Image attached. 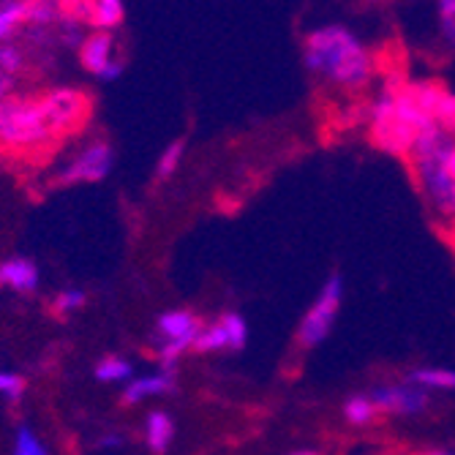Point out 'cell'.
Instances as JSON below:
<instances>
[{"instance_id": "1", "label": "cell", "mask_w": 455, "mask_h": 455, "mask_svg": "<svg viewBox=\"0 0 455 455\" xmlns=\"http://www.w3.org/2000/svg\"><path fill=\"white\" fill-rule=\"evenodd\" d=\"M306 63L311 71L339 82V85H360L371 74V60L360 41L339 25H327L306 38Z\"/></svg>"}, {"instance_id": "2", "label": "cell", "mask_w": 455, "mask_h": 455, "mask_svg": "<svg viewBox=\"0 0 455 455\" xmlns=\"http://www.w3.org/2000/svg\"><path fill=\"white\" fill-rule=\"evenodd\" d=\"M52 140L55 132L38 99L9 96L0 101V148L4 150H38Z\"/></svg>"}, {"instance_id": "3", "label": "cell", "mask_w": 455, "mask_h": 455, "mask_svg": "<svg viewBox=\"0 0 455 455\" xmlns=\"http://www.w3.org/2000/svg\"><path fill=\"white\" fill-rule=\"evenodd\" d=\"M377 137L387 150H409L423 129L431 126V117L409 96V91L387 93L377 104Z\"/></svg>"}, {"instance_id": "4", "label": "cell", "mask_w": 455, "mask_h": 455, "mask_svg": "<svg viewBox=\"0 0 455 455\" xmlns=\"http://www.w3.org/2000/svg\"><path fill=\"white\" fill-rule=\"evenodd\" d=\"M339 306H341V278L333 275V278H327L319 298L314 300V306L306 311V316L300 322L298 339L303 347H319L330 336L336 314H339Z\"/></svg>"}, {"instance_id": "5", "label": "cell", "mask_w": 455, "mask_h": 455, "mask_svg": "<svg viewBox=\"0 0 455 455\" xmlns=\"http://www.w3.org/2000/svg\"><path fill=\"white\" fill-rule=\"evenodd\" d=\"M41 101V109H44L50 126L55 132V137L76 129L82 120H85L91 104L88 99L82 96L79 91H71V88H58V91H50L38 99Z\"/></svg>"}, {"instance_id": "6", "label": "cell", "mask_w": 455, "mask_h": 455, "mask_svg": "<svg viewBox=\"0 0 455 455\" xmlns=\"http://www.w3.org/2000/svg\"><path fill=\"white\" fill-rule=\"evenodd\" d=\"M115 153L107 142H93L79 150L60 172V183H96L112 172Z\"/></svg>"}, {"instance_id": "7", "label": "cell", "mask_w": 455, "mask_h": 455, "mask_svg": "<svg viewBox=\"0 0 455 455\" xmlns=\"http://www.w3.org/2000/svg\"><path fill=\"white\" fill-rule=\"evenodd\" d=\"M79 60L88 71L99 74L101 79H117L123 74V60L115 55V36L93 30L79 44Z\"/></svg>"}, {"instance_id": "8", "label": "cell", "mask_w": 455, "mask_h": 455, "mask_svg": "<svg viewBox=\"0 0 455 455\" xmlns=\"http://www.w3.org/2000/svg\"><path fill=\"white\" fill-rule=\"evenodd\" d=\"M377 411H395V415H415V411H423V406L428 403L426 390L420 387H379L374 395Z\"/></svg>"}, {"instance_id": "9", "label": "cell", "mask_w": 455, "mask_h": 455, "mask_svg": "<svg viewBox=\"0 0 455 455\" xmlns=\"http://www.w3.org/2000/svg\"><path fill=\"white\" fill-rule=\"evenodd\" d=\"M158 336L170 344H183L188 349H194V341L199 336V322L191 311H167L158 316Z\"/></svg>"}, {"instance_id": "10", "label": "cell", "mask_w": 455, "mask_h": 455, "mask_svg": "<svg viewBox=\"0 0 455 455\" xmlns=\"http://www.w3.org/2000/svg\"><path fill=\"white\" fill-rule=\"evenodd\" d=\"M0 286L17 289V292H33L38 286V267L25 257L0 262Z\"/></svg>"}, {"instance_id": "11", "label": "cell", "mask_w": 455, "mask_h": 455, "mask_svg": "<svg viewBox=\"0 0 455 455\" xmlns=\"http://www.w3.org/2000/svg\"><path fill=\"white\" fill-rule=\"evenodd\" d=\"M172 390V371H158V374H148L140 379H132L129 387L123 390V403H142L145 398L161 395Z\"/></svg>"}, {"instance_id": "12", "label": "cell", "mask_w": 455, "mask_h": 455, "mask_svg": "<svg viewBox=\"0 0 455 455\" xmlns=\"http://www.w3.org/2000/svg\"><path fill=\"white\" fill-rule=\"evenodd\" d=\"M175 436V423L172 418L167 415V411H150L148 420H145V439H148V447L161 455L167 452L170 442Z\"/></svg>"}, {"instance_id": "13", "label": "cell", "mask_w": 455, "mask_h": 455, "mask_svg": "<svg viewBox=\"0 0 455 455\" xmlns=\"http://www.w3.org/2000/svg\"><path fill=\"white\" fill-rule=\"evenodd\" d=\"M123 17H126V6L120 0H91V22L101 33H112Z\"/></svg>"}, {"instance_id": "14", "label": "cell", "mask_w": 455, "mask_h": 455, "mask_svg": "<svg viewBox=\"0 0 455 455\" xmlns=\"http://www.w3.org/2000/svg\"><path fill=\"white\" fill-rule=\"evenodd\" d=\"M28 20V0H9V4H0V44H6V41L17 33L20 25H25Z\"/></svg>"}, {"instance_id": "15", "label": "cell", "mask_w": 455, "mask_h": 455, "mask_svg": "<svg viewBox=\"0 0 455 455\" xmlns=\"http://www.w3.org/2000/svg\"><path fill=\"white\" fill-rule=\"evenodd\" d=\"M132 371H134V365H132L129 360L109 355V357H101V360L96 363V379H99V382H107V385L126 382V379L132 377Z\"/></svg>"}, {"instance_id": "16", "label": "cell", "mask_w": 455, "mask_h": 455, "mask_svg": "<svg viewBox=\"0 0 455 455\" xmlns=\"http://www.w3.org/2000/svg\"><path fill=\"white\" fill-rule=\"evenodd\" d=\"M60 22V4L58 0H28V20L25 25L30 28H41Z\"/></svg>"}, {"instance_id": "17", "label": "cell", "mask_w": 455, "mask_h": 455, "mask_svg": "<svg viewBox=\"0 0 455 455\" xmlns=\"http://www.w3.org/2000/svg\"><path fill=\"white\" fill-rule=\"evenodd\" d=\"M411 382H415L420 390H426V387L455 390V371H450V368H420L411 374Z\"/></svg>"}, {"instance_id": "18", "label": "cell", "mask_w": 455, "mask_h": 455, "mask_svg": "<svg viewBox=\"0 0 455 455\" xmlns=\"http://www.w3.org/2000/svg\"><path fill=\"white\" fill-rule=\"evenodd\" d=\"M194 349L196 352H221V349H229V341H227V333H224L221 322L208 324V327H199V336L194 341Z\"/></svg>"}, {"instance_id": "19", "label": "cell", "mask_w": 455, "mask_h": 455, "mask_svg": "<svg viewBox=\"0 0 455 455\" xmlns=\"http://www.w3.org/2000/svg\"><path fill=\"white\" fill-rule=\"evenodd\" d=\"M344 415H347V420H349V423H355V426H365V423L374 420L377 406H374V401L365 398V395H355V398H349V401H347Z\"/></svg>"}, {"instance_id": "20", "label": "cell", "mask_w": 455, "mask_h": 455, "mask_svg": "<svg viewBox=\"0 0 455 455\" xmlns=\"http://www.w3.org/2000/svg\"><path fill=\"white\" fill-rule=\"evenodd\" d=\"M183 150H186L183 140L170 142L167 148H164V153L158 156V164H156V175H158L161 180H164V178H170V175H175V170L180 167V161H183Z\"/></svg>"}, {"instance_id": "21", "label": "cell", "mask_w": 455, "mask_h": 455, "mask_svg": "<svg viewBox=\"0 0 455 455\" xmlns=\"http://www.w3.org/2000/svg\"><path fill=\"white\" fill-rule=\"evenodd\" d=\"M221 327L227 333V341H229V349H243L245 341H248V324L240 314H224L221 319Z\"/></svg>"}, {"instance_id": "22", "label": "cell", "mask_w": 455, "mask_h": 455, "mask_svg": "<svg viewBox=\"0 0 455 455\" xmlns=\"http://www.w3.org/2000/svg\"><path fill=\"white\" fill-rule=\"evenodd\" d=\"M14 455H50V452H47V444L41 442L28 426H20L17 436H14Z\"/></svg>"}, {"instance_id": "23", "label": "cell", "mask_w": 455, "mask_h": 455, "mask_svg": "<svg viewBox=\"0 0 455 455\" xmlns=\"http://www.w3.org/2000/svg\"><path fill=\"white\" fill-rule=\"evenodd\" d=\"M22 66H25V55L17 44H12V41L0 44V71H4V76L17 74Z\"/></svg>"}, {"instance_id": "24", "label": "cell", "mask_w": 455, "mask_h": 455, "mask_svg": "<svg viewBox=\"0 0 455 455\" xmlns=\"http://www.w3.org/2000/svg\"><path fill=\"white\" fill-rule=\"evenodd\" d=\"M85 300H88V295L82 292V289L68 286V289H63V292H58V298H55V311H58V314H74V311H79L82 306H85Z\"/></svg>"}, {"instance_id": "25", "label": "cell", "mask_w": 455, "mask_h": 455, "mask_svg": "<svg viewBox=\"0 0 455 455\" xmlns=\"http://www.w3.org/2000/svg\"><path fill=\"white\" fill-rule=\"evenodd\" d=\"M25 393V379L14 371H0V395H6L9 401H17L22 398Z\"/></svg>"}, {"instance_id": "26", "label": "cell", "mask_w": 455, "mask_h": 455, "mask_svg": "<svg viewBox=\"0 0 455 455\" xmlns=\"http://www.w3.org/2000/svg\"><path fill=\"white\" fill-rule=\"evenodd\" d=\"M439 25L444 38L455 44V0H442L439 4Z\"/></svg>"}, {"instance_id": "27", "label": "cell", "mask_w": 455, "mask_h": 455, "mask_svg": "<svg viewBox=\"0 0 455 455\" xmlns=\"http://www.w3.org/2000/svg\"><path fill=\"white\" fill-rule=\"evenodd\" d=\"M9 91H12V76H4L0 74V101L9 99Z\"/></svg>"}, {"instance_id": "28", "label": "cell", "mask_w": 455, "mask_h": 455, "mask_svg": "<svg viewBox=\"0 0 455 455\" xmlns=\"http://www.w3.org/2000/svg\"><path fill=\"white\" fill-rule=\"evenodd\" d=\"M99 444H101V447H120V444H123V436H120V434H107Z\"/></svg>"}, {"instance_id": "29", "label": "cell", "mask_w": 455, "mask_h": 455, "mask_svg": "<svg viewBox=\"0 0 455 455\" xmlns=\"http://www.w3.org/2000/svg\"><path fill=\"white\" fill-rule=\"evenodd\" d=\"M292 455H322V452H316V450H295Z\"/></svg>"}, {"instance_id": "30", "label": "cell", "mask_w": 455, "mask_h": 455, "mask_svg": "<svg viewBox=\"0 0 455 455\" xmlns=\"http://www.w3.org/2000/svg\"><path fill=\"white\" fill-rule=\"evenodd\" d=\"M431 455H452V452H431Z\"/></svg>"}, {"instance_id": "31", "label": "cell", "mask_w": 455, "mask_h": 455, "mask_svg": "<svg viewBox=\"0 0 455 455\" xmlns=\"http://www.w3.org/2000/svg\"><path fill=\"white\" fill-rule=\"evenodd\" d=\"M452 232H455V221H452Z\"/></svg>"}]
</instances>
